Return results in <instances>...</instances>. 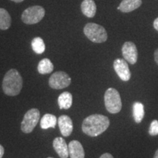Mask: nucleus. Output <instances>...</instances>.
I'll use <instances>...</instances> for the list:
<instances>
[{
	"label": "nucleus",
	"mask_w": 158,
	"mask_h": 158,
	"mask_svg": "<svg viewBox=\"0 0 158 158\" xmlns=\"http://www.w3.org/2000/svg\"><path fill=\"white\" fill-rule=\"evenodd\" d=\"M110 125L108 116L102 114H92L83 121L82 130L85 134L91 137H97L104 133Z\"/></svg>",
	"instance_id": "nucleus-1"
},
{
	"label": "nucleus",
	"mask_w": 158,
	"mask_h": 158,
	"mask_svg": "<svg viewBox=\"0 0 158 158\" xmlns=\"http://www.w3.org/2000/svg\"><path fill=\"white\" fill-rule=\"evenodd\" d=\"M22 86L23 79L19 71L11 69L7 72L2 81V89L6 95H18L22 89Z\"/></svg>",
	"instance_id": "nucleus-2"
},
{
	"label": "nucleus",
	"mask_w": 158,
	"mask_h": 158,
	"mask_svg": "<svg viewBox=\"0 0 158 158\" xmlns=\"http://www.w3.org/2000/svg\"><path fill=\"white\" fill-rule=\"evenodd\" d=\"M105 106L110 114H118L122 110V102L119 92L114 88H108L104 95Z\"/></svg>",
	"instance_id": "nucleus-3"
},
{
	"label": "nucleus",
	"mask_w": 158,
	"mask_h": 158,
	"mask_svg": "<svg viewBox=\"0 0 158 158\" xmlns=\"http://www.w3.org/2000/svg\"><path fill=\"white\" fill-rule=\"evenodd\" d=\"M84 35L92 42L102 43L107 40L108 35L106 30L102 26L95 23H89L84 28Z\"/></svg>",
	"instance_id": "nucleus-4"
},
{
	"label": "nucleus",
	"mask_w": 158,
	"mask_h": 158,
	"mask_svg": "<svg viewBox=\"0 0 158 158\" xmlns=\"http://www.w3.org/2000/svg\"><path fill=\"white\" fill-rule=\"evenodd\" d=\"M45 11L41 6H32L23 12L21 19L27 24H35L39 23L45 16Z\"/></svg>",
	"instance_id": "nucleus-5"
},
{
	"label": "nucleus",
	"mask_w": 158,
	"mask_h": 158,
	"mask_svg": "<svg viewBox=\"0 0 158 158\" xmlns=\"http://www.w3.org/2000/svg\"><path fill=\"white\" fill-rule=\"evenodd\" d=\"M40 118V114L37 108H31L23 116V121L21 122V129L23 133H30L33 131L39 122Z\"/></svg>",
	"instance_id": "nucleus-6"
},
{
	"label": "nucleus",
	"mask_w": 158,
	"mask_h": 158,
	"mask_svg": "<svg viewBox=\"0 0 158 158\" xmlns=\"http://www.w3.org/2000/svg\"><path fill=\"white\" fill-rule=\"evenodd\" d=\"M71 78L65 72L57 71L51 75L48 81L51 88L54 89H62L70 85Z\"/></svg>",
	"instance_id": "nucleus-7"
},
{
	"label": "nucleus",
	"mask_w": 158,
	"mask_h": 158,
	"mask_svg": "<svg viewBox=\"0 0 158 158\" xmlns=\"http://www.w3.org/2000/svg\"><path fill=\"white\" fill-rule=\"evenodd\" d=\"M114 68L117 76L123 81H128L131 78V73L125 59H115L114 62Z\"/></svg>",
	"instance_id": "nucleus-8"
},
{
	"label": "nucleus",
	"mask_w": 158,
	"mask_h": 158,
	"mask_svg": "<svg viewBox=\"0 0 158 158\" xmlns=\"http://www.w3.org/2000/svg\"><path fill=\"white\" fill-rule=\"evenodd\" d=\"M122 52L124 59L131 64H135L138 61V50L133 42H125L122 45Z\"/></svg>",
	"instance_id": "nucleus-9"
},
{
	"label": "nucleus",
	"mask_w": 158,
	"mask_h": 158,
	"mask_svg": "<svg viewBox=\"0 0 158 158\" xmlns=\"http://www.w3.org/2000/svg\"><path fill=\"white\" fill-rule=\"evenodd\" d=\"M58 125L61 133L64 137H68L73 130V124L70 116L67 115L60 116L58 118Z\"/></svg>",
	"instance_id": "nucleus-10"
},
{
	"label": "nucleus",
	"mask_w": 158,
	"mask_h": 158,
	"mask_svg": "<svg viewBox=\"0 0 158 158\" xmlns=\"http://www.w3.org/2000/svg\"><path fill=\"white\" fill-rule=\"evenodd\" d=\"M53 147L60 158H68L69 156L68 146L62 137H57L53 141Z\"/></svg>",
	"instance_id": "nucleus-11"
},
{
	"label": "nucleus",
	"mask_w": 158,
	"mask_h": 158,
	"mask_svg": "<svg viewBox=\"0 0 158 158\" xmlns=\"http://www.w3.org/2000/svg\"><path fill=\"white\" fill-rule=\"evenodd\" d=\"M69 156L70 158H84L85 152L82 144L78 141L73 140L68 145Z\"/></svg>",
	"instance_id": "nucleus-12"
},
{
	"label": "nucleus",
	"mask_w": 158,
	"mask_h": 158,
	"mask_svg": "<svg viewBox=\"0 0 158 158\" xmlns=\"http://www.w3.org/2000/svg\"><path fill=\"white\" fill-rule=\"evenodd\" d=\"M141 4V0H122L117 9L123 13H130L138 8Z\"/></svg>",
	"instance_id": "nucleus-13"
},
{
	"label": "nucleus",
	"mask_w": 158,
	"mask_h": 158,
	"mask_svg": "<svg viewBox=\"0 0 158 158\" xmlns=\"http://www.w3.org/2000/svg\"><path fill=\"white\" fill-rule=\"evenodd\" d=\"M83 14L88 18H93L96 14L97 6L94 0H84L81 3Z\"/></svg>",
	"instance_id": "nucleus-14"
},
{
	"label": "nucleus",
	"mask_w": 158,
	"mask_h": 158,
	"mask_svg": "<svg viewBox=\"0 0 158 158\" xmlns=\"http://www.w3.org/2000/svg\"><path fill=\"white\" fill-rule=\"evenodd\" d=\"M73 104V95L69 92H64L58 98V105L60 109H69Z\"/></svg>",
	"instance_id": "nucleus-15"
},
{
	"label": "nucleus",
	"mask_w": 158,
	"mask_h": 158,
	"mask_svg": "<svg viewBox=\"0 0 158 158\" xmlns=\"http://www.w3.org/2000/svg\"><path fill=\"white\" fill-rule=\"evenodd\" d=\"M58 119L54 114H46L43 116L40 120V127L43 130H47L48 128H54L56 127Z\"/></svg>",
	"instance_id": "nucleus-16"
},
{
	"label": "nucleus",
	"mask_w": 158,
	"mask_h": 158,
	"mask_svg": "<svg viewBox=\"0 0 158 158\" xmlns=\"http://www.w3.org/2000/svg\"><path fill=\"white\" fill-rule=\"evenodd\" d=\"M133 118L135 123H141L144 117V106L140 102H135L133 106Z\"/></svg>",
	"instance_id": "nucleus-17"
},
{
	"label": "nucleus",
	"mask_w": 158,
	"mask_h": 158,
	"mask_svg": "<svg viewBox=\"0 0 158 158\" xmlns=\"http://www.w3.org/2000/svg\"><path fill=\"white\" fill-rule=\"evenodd\" d=\"M11 26V17L4 8H0V29L7 30Z\"/></svg>",
	"instance_id": "nucleus-18"
},
{
	"label": "nucleus",
	"mask_w": 158,
	"mask_h": 158,
	"mask_svg": "<svg viewBox=\"0 0 158 158\" xmlns=\"http://www.w3.org/2000/svg\"><path fill=\"white\" fill-rule=\"evenodd\" d=\"M37 70L40 74H48L54 70V64L49 59L45 58L39 62Z\"/></svg>",
	"instance_id": "nucleus-19"
},
{
	"label": "nucleus",
	"mask_w": 158,
	"mask_h": 158,
	"mask_svg": "<svg viewBox=\"0 0 158 158\" xmlns=\"http://www.w3.org/2000/svg\"><path fill=\"white\" fill-rule=\"evenodd\" d=\"M31 48L35 53L42 54L45 51V45L43 40L40 37H35L31 41Z\"/></svg>",
	"instance_id": "nucleus-20"
},
{
	"label": "nucleus",
	"mask_w": 158,
	"mask_h": 158,
	"mask_svg": "<svg viewBox=\"0 0 158 158\" xmlns=\"http://www.w3.org/2000/svg\"><path fill=\"white\" fill-rule=\"evenodd\" d=\"M149 133L152 136L158 135V121L157 119L152 122L149 129Z\"/></svg>",
	"instance_id": "nucleus-21"
},
{
	"label": "nucleus",
	"mask_w": 158,
	"mask_h": 158,
	"mask_svg": "<svg viewBox=\"0 0 158 158\" xmlns=\"http://www.w3.org/2000/svg\"><path fill=\"white\" fill-rule=\"evenodd\" d=\"M100 158H114L113 155H110V153H104L100 156Z\"/></svg>",
	"instance_id": "nucleus-22"
},
{
	"label": "nucleus",
	"mask_w": 158,
	"mask_h": 158,
	"mask_svg": "<svg viewBox=\"0 0 158 158\" xmlns=\"http://www.w3.org/2000/svg\"><path fill=\"white\" fill-rule=\"evenodd\" d=\"M154 56H155V61L158 65V48H157L155 51V54H154Z\"/></svg>",
	"instance_id": "nucleus-23"
},
{
	"label": "nucleus",
	"mask_w": 158,
	"mask_h": 158,
	"mask_svg": "<svg viewBox=\"0 0 158 158\" xmlns=\"http://www.w3.org/2000/svg\"><path fill=\"white\" fill-rule=\"evenodd\" d=\"M4 154H5V149H4V147L0 144V158H2Z\"/></svg>",
	"instance_id": "nucleus-24"
},
{
	"label": "nucleus",
	"mask_w": 158,
	"mask_h": 158,
	"mask_svg": "<svg viewBox=\"0 0 158 158\" xmlns=\"http://www.w3.org/2000/svg\"><path fill=\"white\" fill-rule=\"evenodd\" d=\"M153 26H154V28H155L157 31H158V18H157V19L155 20Z\"/></svg>",
	"instance_id": "nucleus-25"
},
{
	"label": "nucleus",
	"mask_w": 158,
	"mask_h": 158,
	"mask_svg": "<svg viewBox=\"0 0 158 158\" xmlns=\"http://www.w3.org/2000/svg\"><path fill=\"white\" fill-rule=\"evenodd\" d=\"M153 158H158V149H157V151L155 152V155H154V157Z\"/></svg>",
	"instance_id": "nucleus-26"
},
{
	"label": "nucleus",
	"mask_w": 158,
	"mask_h": 158,
	"mask_svg": "<svg viewBox=\"0 0 158 158\" xmlns=\"http://www.w3.org/2000/svg\"><path fill=\"white\" fill-rule=\"evenodd\" d=\"M11 1L15 2H17V3H19V2H23V0H11Z\"/></svg>",
	"instance_id": "nucleus-27"
},
{
	"label": "nucleus",
	"mask_w": 158,
	"mask_h": 158,
	"mask_svg": "<svg viewBox=\"0 0 158 158\" xmlns=\"http://www.w3.org/2000/svg\"><path fill=\"white\" fill-rule=\"evenodd\" d=\"M47 158H54V157H47Z\"/></svg>",
	"instance_id": "nucleus-28"
}]
</instances>
